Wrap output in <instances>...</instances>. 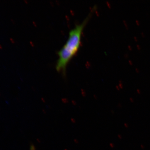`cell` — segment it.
Instances as JSON below:
<instances>
[{"mask_svg": "<svg viewBox=\"0 0 150 150\" xmlns=\"http://www.w3.org/2000/svg\"><path fill=\"white\" fill-rule=\"evenodd\" d=\"M89 17V15L83 22L76 25L69 32L66 42L58 52L59 58L56 66L58 71L64 74L69 62L78 51L81 42L82 31Z\"/></svg>", "mask_w": 150, "mask_h": 150, "instance_id": "1", "label": "cell"}, {"mask_svg": "<svg viewBox=\"0 0 150 150\" xmlns=\"http://www.w3.org/2000/svg\"><path fill=\"white\" fill-rule=\"evenodd\" d=\"M136 22L137 25H140V22L138 20H136Z\"/></svg>", "mask_w": 150, "mask_h": 150, "instance_id": "2", "label": "cell"}, {"mask_svg": "<svg viewBox=\"0 0 150 150\" xmlns=\"http://www.w3.org/2000/svg\"><path fill=\"white\" fill-rule=\"evenodd\" d=\"M137 48L138 49V50H140V49H141V47L139 45H137Z\"/></svg>", "mask_w": 150, "mask_h": 150, "instance_id": "3", "label": "cell"}, {"mask_svg": "<svg viewBox=\"0 0 150 150\" xmlns=\"http://www.w3.org/2000/svg\"><path fill=\"white\" fill-rule=\"evenodd\" d=\"M30 150H35V148L34 147H31Z\"/></svg>", "mask_w": 150, "mask_h": 150, "instance_id": "4", "label": "cell"}, {"mask_svg": "<svg viewBox=\"0 0 150 150\" xmlns=\"http://www.w3.org/2000/svg\"><path fill=\"white\" fill-rule=\"evenodd\" d=\"M141 34L142 37H144V36H145V34H144V33L143 32L141 33Z\"/></svg>", "mask_w": 150, "mask_h": 150, "instance_id": "5", "label": "cell"}, {"mask_svg": "<svg viewBox=\"0 0 150 150\" xmlns=\"http://www.w3.org/2000/svg\"><path fill=\"white\" fill-rule=\"evenodd\" d=\"M134 39H135V40L136 41H138V38L136 37H134Z\"/></svg>", "mask_w": 150, "mask_h": 150, "instance_id": "6", "label": "cell"}, {"mask_svg": "<svg viewBox=\"0 0 150 150\" xmlns=\"http://www.w3.org/2000/svg\"><path fill=\"white\" fill-rule=\"evenodd\" d=\"M136 70L137 72L138 73L139 72V69L138 68H136Z\"/></svg>", "mask_w": 150, "mask_h": 150, "instance_id": "7", "label": "cell"}, {"mask_svg": "<svg viewBox=\"0 0 150 150\" xmlns=\"http://www.w3.org/2000/svg\"><path fill=\"white\" fill-rule=\"evenodd\" d=\"M137 92L138 93H140V91L139 90H139H137Z\"/></svg>", "mask_w": 150, "mask_h": 150, "instance_id": "8", "label": "cell"}, {"mask_svg": "<svg viewBox=\"0 0 150 150\" xmlns=\"http://www.w3.org/2000/svg\"><path fill=\"white\" fill-rule=\"evenodd\" d=\"M130 63H131V64H132V62L131 61H130Z\"/></svg>", "mask_w": 150, "mask_h": 150, "instance_id": "9", "label": "cell"}]
</instances>
